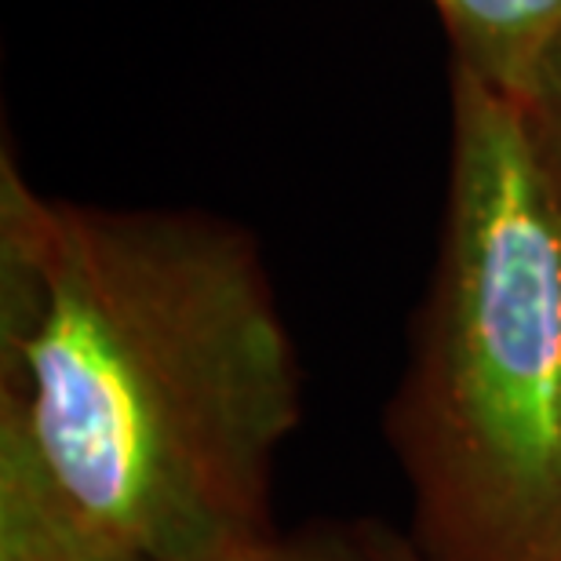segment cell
Returning <instances> with one entry per match:
<instances>
[{
	"label": "cell",
	"mask_w": 561,
	"mask_h": 561,
	"mask_svg": "<svg viewBox=\"0 0 561 561\" xmlns=\"http://www.w3.org/2000/svg\"><path fill=\"white\" fill-rule=\"evenodd\" d=\"M299 420L249 233L44 197L4 150L0 561H150L266 529Z\"/></svg>",
	"instance_id": "1"
},
{
	"label": "cell",
	"mask_w": 561,
	"mask_h": 561,
	"mask_svg": "<svg viewBox=\"0 0 561 561\" xmlns=\"http://www.w3.org/2000/svg\"><path fill=\"white\" fill-rule=\"evenodd\" d=\"M387 431L426 561L561 547V179L518 99L467 66L442 260Z\"/></svg>",
	"instance_id": "2"
},
{
	"label": "cell",
	"mask_w": 561,
	"mask_h": 561,
	"mask_svg": "<svg viewBox=\"0 0 561 561\" xmlns=\"http://www.w3.org/2000/svg\"><path fill=\"white\" fill-rule=\"evenodd\" d=\"M448 37L456 41V66H467L500 92L514 95L529 73L536 51L561 26V0H434Z\"/></svg>",
	"instance_id": "3"
},
{
	"label": "cell",
	"mask_w": 561,
	"mask_h": 561,
	"mask_svg": "<svg viewBox=\"0 0 561 561\" xmlns=\"http://www.w3.org/2000/svg\"><path fill=\"white\" fill-rule=\"evenodd\" d=\"M150 561H394L390 529L376 522H307L296 529H266L227 536Z\"/></svg>",
	"instance_id": "4"
},
{
	"label": "cell",
	"mask_w": 561,
	"mask_h": 561,
	"mask_svg": "<svg viewBox=\"0 0 561 561\" xmlns=\"http://www.w3.org/2000/svg\"><path fill=\"white\" fill-rule=\"evenodd\" d=\"M514 99H518L522 114L529 121V131L540 146L543 161L561 179V26L536 51Z\"/></svg>",
	"instance_id": "5"
},
{
	"label": "cell",
	"mask_w": 561,
	"mask_h": 561,
	"mask_svg": "<svg viewBox=\"0 0 561 561\" xmlns=\"http://www.w3.org/2000/svg\"><path fill=\"white\" fill-rule=\"evenodd\" d=\"M390 554H394V561H426L416 551V543L409 540V533H394V529H390Z\"/></svg>",
	"instance_id": "6"
},
{
	"label": "cell",
	"mask_w": 561,
	"mask_h": 561,
	"mask_svg": "<svg viewBox=\"0 0 561 561\" xmlns=\"http://www.w3.org/2000/svg\"><path fill=\"white\" fill-rule=\"evenodd\" d=\"M547 561H561V547H558V551H554L551 558H547Z\"/></svg>",
	"instance_id": "7"
}]
</instances>
